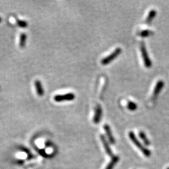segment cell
<instances>
[{
    "label": "cell",
    "instance_id": "1",
    "mask_svg": "<svg viewBox=\"0 0 169 169\" xmlns=\"http://www.w3.org/2000/svg\"><path fill=\"white\" fill-rule=\"evenodd\" d=\"M128 137L131 140V142L134 144V145L143 153V154L146 157H150V155H151V152H150V150L142 144V143H141L137 139V137L135 136V134L133 132V131H130L128 133Z\"/></svg>",
    "mask_w": 169,
    "mask_h": 169
},
{
    "label": "cell",
    "instance_id": "2",
    "mask_svg": "<svg viewBox=\"0 0 169 169\" xmlns=\"http://www.w3.org/2000/svg\"><path fill=\"white\" fill-rule=\"evenodd\" d=\"M140 50H141V53H142V58H143V61L144 63L145 64V66L146 68H150L152 67V61L150 60V58L148 56L147 48H146V46L145 45L144 42L141 43L140 45Z\"/></svg>",
    "mask_w": 169,
    "mask_h": 169
},
{
    "label": "cell",
    "instance_id": "3",
    "mask_svg": "<svg viewBox=\"0 0 169 169\" xmlns=\"http://www.w3.org/2000/svg\"><path fill=\"white\" fill-rule=\"evenodd\" d=\"M121 49L120 48H116L110 55L107 56V57L103 58L101 60V63L103 65H107L110 63L113 60H114L115 58H117L121 54Z\"/></svg>",
    "mask_w": 169,
    "mask_h": 169
},
{
    "label": "cell",
    "instance_id": "4",
    "mask_svg": "<svg viewBox=\"0 0 169 169\" xmlns=\"http://www.w3.org/2000/svg\"><path fill=\"white\" fill-rule=\"evenodd\" d=\"M75 98V94L68 93L64 95H57L54 97V100L56 102H61L63 101H71Z\"/></svg>",
    "mask_w": 169,
    "mask_h": 169
},
{
    "label": "cell",
    "instance_id": "5",
    "mask_svg": "<svg viewBox=\"0 0 169 169\" xmlns=\"http://www.w3.org/2000/svg\"><path fill=\"white\" fill-rule=\"evenodd\" d=\"M164 87V82L162 80H159L157 83L156 85L154 88L153 93H152V100L154 101L158 96L160 93L161 92L162 90Z\"/></svg>",
    "mask_w": 169,
    "mask_h": 169
},
{
    "label": "cell",
    "instance_id": "6",
    "mask_svg": "<svg viewBox=\"0 0 169 169\" xmlns=\"http://www.w3.org/2000/svg\"><path fill=\"white\" fill-rule=\"evenodd\" d=\"M100 139H101V142L103 144V147H104L105 150V152L107 154V155L110 157H111L113 156V153H112V151H111V150L110 147V145L108 144V141L106 140V138L103 135H100Z\"/></svg>",
    "mask_w": 169,
    "mask_h": 169
},
{
    "label": "cell",
    "instance_id": "7",
    "mask_svg": "<svg viewBox=\"0 0 169 169\" xmlns=\"http://www.w3.org/2000/svg\"><path fill=\"white\" fill-rule=\"evenodd\" d=\"M102 117V108L100 105H97L96 109H95V115L93 117V122L95 124H97L100 123Z\"/></svg>",
    "mask_w": 169,
    "mask_h": 169
},
{
    "label": "cell",
    "instance_id": "8",
    "mask_svg": "<svg viewBox=\"0 0 169 169\" xmlns=\"http://www.w3.org/2000/svg\"><path fill=\"white\" fill-rule=\"evenodd\" d=\"M103 128H104V130L105 131L106 134L107 135V137L108 138L110 143L111 144H115V139L114 137V136H113L110 127L108 124H105V125H104V126H103Z\"/></svg>",
    "mask_w": 169,
    "mask_h": 169
},
{
    "label": "cell",
    "instance_id": "9",
    "mask_svg": "<svg viewBox=\"0 0 169 169\" xmlns=\"http://www.w3.org/2000/svg\"><path fill=\"white\" fill-rule=\"evenodd\" d=\"M119 159H120L119 157H118L117 155L113 156L112 158H111V161L107 165V166L106 167L105 169H114V168L115 167V165L118 162Z\"/></svg>",
    "mask_w": 169,
    "mask_h": 169
},
{
    "label": "cell",
    "instance_id": "10",
    "mask_svg": "<svg viewBox=\"0 0 169 169\" xmlns=\"http://www.w3.org/2000/svg\"><path fill=\"white\" fill-rule=\"evenodd\" d=\"M156 15H157V12H156L155 9H152V10L148 13V16L146 18L145 23L147 24H150V23H151L152 22L154 19L155 18Z\"/></svg>",
    "mask_w": 169,
    "mask_h": 169
},
{
    "label": "cell",
    "instance_id": "11",
    "mask_svg": "<svg viewBox=\"0 0 169 169\" xmlns=\"http://www.w3.org/2000/svg\"><path fill=\"white\" fill-rule=\"evenodd\" d=\"M35 85L37 94L38 95V96L42 97L44 94V90H43L41 81L39 80H36L35 83Z\"/></svg>",
    "mask_w": 169,
    "mask_h": 169
},
{
    "label": "cell",
    "instance_id": "12",
    "mask_svg": "<svg viewBox=\"0 0 169 169\" xmlns=\"http://www.w3.org/2000/svg\"><path fill=\"white\" fill-rule=\"evenodd\" d=\"M139 137L142 140V141L144 142L145 145L146 146H149L150 145V140H148V138H147L145 133L144 132V131H140L139 134Z\"/></svg>",
    "mask_w": 169,
    "mask_h": 169
},
{
    "label": "cell",
    "instance_id": "13",
    "mask_svg": "<svg viewBox=\"0 0 169 169\" xmlns=\"http://www.w3.org/2000/svg\"><path fill=\"white\" fill-rule=\"evenodd\" d=\"M154 34V33L152 31L149 30H144L142 31H140L138 33V35L142 38H147L148 36L153 35Z\"/></svg>",
    "mask_w": 169,
    "mask_h": 169
},
{
    "label": "cell",
    "instance_id": "14",
    "mask_svg": "<svg viewBox=\"0 0 169 169\" xmlns=\"http://www.w3.org/2000/svg\"><path fill=\"white\" fill-rule=\"evenodd\" d=\"M138 106L137 103L133 101H128L127 103V108L130 111H135L137 109Z\"/></svg>",
    "mask_w": 169,
    "mask_h": 169
},
{
    "label": "cell",
    "instance_id": "15",
    "mask_svg": "<svg viewBox=\"0 0 169 169\" xmlns=\"http://www.w3.org/2000/svg\"><path fill=\"white\" fill-rule=\"evenodd\" d=\"M26 42V33H22L20 36V46L21 48H24Z\"/></svg>",
    "mask_w": 169,
    "mask_h": 169
},
{
    "label": "cell",
    "instance_id": "16",
    "mask_svg": "<svg viewBox=\"0 0 169 169\" xmlns=\"http://www.w3.org/2000/svg\"><path fill=\"white\" fill-rule=\"evenodd\" d=\"M17 24L18 25L22 27V28H26L28 26V23L27 22L25 21H22V20H17Z\"/></svg>",
    "mask_w": 169,
    "mask_h": 169
},
{
    "label": "cell",
    "instance_id": "17",
    "mask_svg": "<svg viewBox=\"0 0 169 169\" xmlns=\"http://www.w3.org/2000/svg\"><path fill=\"white\" fill-rule=\"evenodd\" d=\"M2 18H0V23H1V22H2Z\"/></svg>",
    "mask_w": 169,
    "mask_h": 169
},
{
    "label": "cell",
    "instance_id": "18",
    "mask_svg": "<svg viewBox=\"0 0 169 169\" xmlns=\"http://www.w3.org/2000/svg\"><path fill=\"white\" fill-rule=\"evenodd\" d=\"M166 169H169V167H167Z\"/></svg>",
    "mask_w": 169,
    "mask_h": 169
}]
</instances>
